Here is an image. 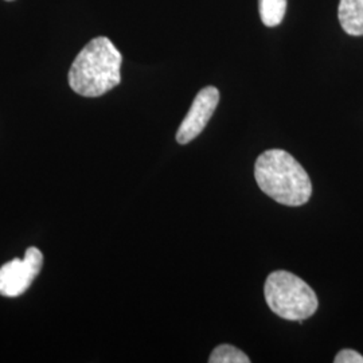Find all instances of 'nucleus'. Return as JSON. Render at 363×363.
Segmentation results:
<instances>
[{"instance_id": "f257e3e1", "label": "nucleus", "mask_w": 363, "mask_h": 363, "mask_svg": "<svg viewBox=\"0 0 363 363\" xmlns=\"http://www.w3.org/2000/svg\"><path fill=\"white\" fill-rule=\"evenodd\" d=\"M255 178L262 193L284 206H301L311 198L312 183L307 171L283 150L262 152L255 164Z\"/></svg>"}, {"instance_id": "f03ea898", "label": "nucleus", "mask_w": 363, "mask_h": 363, "mask_svg": "<svg viewBox=\"0 0 363 363\" xmlns=\"http://www.w3.org/2000/svg\"><path fill=\"white\" fill-rule=\"evenodd\" d=\"M121 52L111 39H91L72 64L69 85L79 96L100 97L121 82Z\"/></svg>"}, {"instance_id": "7ed1b4c3", "label": "nucleus", "mask_w": 363, "mask_h": 363, "mask_svg": "<svg viewBox=\"0 0 363 363\" xmlns=\"http://www.w3.org/2000/svg\"><path fill=\"white\" fill-rule=\"evenodd\" d=\"M264 295L268 307L286 320L301 322L308 319L319 306L311 286L296 274L286 271H276L268 276Z\"/></svg>"}, {"instance_id": "20e7f679", "label": "nucleus", "mask_w": 363, "mask_h": 363, "mask_svg": "<svg viewBox=\"0 0 363 363\" xmlns=\"http://www.w3.org/2000/svg\"><path fill=\"white\" fill-rule=\"evenodd\" d=\"M43 255L38 247H28L23 259H13L0 268V295L18 298L23 295L38 276Z\"/></svg>"}, {"instance_id": "39448f33", "label": "nucleus", "mask_w": 363, "mask_h": 363, "mask_svg": "<svg viewBox=\"0 0 363 363\" xmlns=\"http://www.w3.org/2000/svg\"><path fill=\"white\" fill-rule=\"evenodd\" d=\"M220 103V91L214 86H206L195 96L189 113L183 118L177 132V142L184 145L193 142L206 128L211 116Z\"/></svg>"}, {"instance_id": "423d86ee", "label": "nucleus", "mask_w": 363, "mask_h": 363, "mask_svg": "<svg viewBox=\"0 0 363 363\" xmlns=\"http://www.w3.org/2000/svg\"><path fill=\"white\" fill-rule=\"evenodd\" d=\"M337 16L340 26L349 35H363V0H340Z\"/></svg>"}, {"instance_id": "0eeeda50", "label": "nucleus", "mask_w": 363, "mask_h": 363, "mask_svg": "<svg viewBox=\"0 0 363 363\" xmlns=\"http://www.w3.org/2000/svg\"><path fill=\"white\" fill-rule=\"evenodd\" d=\"M259 16L265 26H279L286 11V0H259Z\"/></svg>"}, {"instance_id": "6e6552de", "label": "nucleus", "mask_w": 363, "mask_h": 363, "mask_svg": "<svg viewBox=\"0 0 363 363\" xmlns=\"http://www.w3.org/2000/svg\"><path fill=\"white\" fill-rule=\"evenodd\" d=\"M210 363H250V359L244 351L238 350L232 345H220L216 347L210 358Z\"/></svg>"}, {"instance_id": "1a4fd4ad", "label": "nucleus", "mask_w": 363, "mask_h": 363, "mask_svg": "<svg viewBox=\"0 0 363 363\" xmlns=\"http://www.w3.org/2000/svg\"><path fill=\"white\" fill-rule=\"evenodd\" d=\"M335 363H363V357L357 352L355 350L351 349H345L340 350L337 354V357L334 358Z\"/></svg>"}, {"instance_id": "9d476101", "label": "nucleus", "mask_w": 363, "mask_h": 363, "mask_svg": "<svg viewBox=\"0 0 363 363\" xmlns=\"http://www.w3.org/2000/svg\"><path fill=\"white\" fill-rule=\"evenodd\" d=\"M7 1H13V0H7Z\"/></svg>"}]
</instances>
